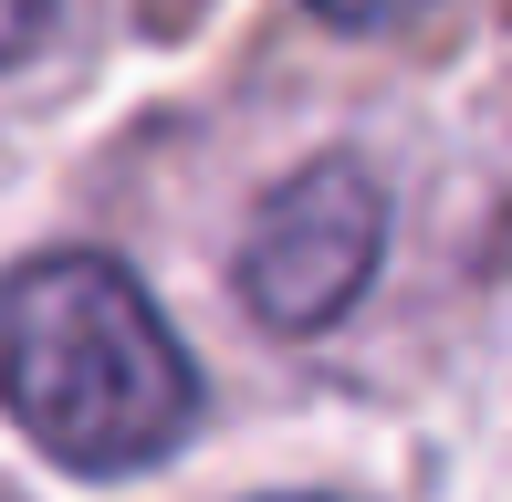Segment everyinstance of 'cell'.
Returning a JSON list of instances; mask_svg holds the SVG:
<instances>
[{
	"mask_svg": "<svg viewBox=\"0 0 512 502\" xmlns=\"http://www.w3.org/2000/svg\"><path fill=\"white\" fill-rule=\"evenodd\" d=\"M63 0H0V74H11L21 53H42V32H53Z\"/></svg>",
	"mask_w": 512,
	"mask_h": 502,
	"instance_id": "277c9868",
	"label": "cell"
},
{
	"mask_svg": "<svg viewBox=\"0 0 512 502\" xmlns=\"http://www.w3.org/2000/svg\"><path fill=\"white\" fill-rule=\"evenodd\" d=\"M377 251H387V189L366 157H314L293 168L283 189L251 210L241 231V304L251 325L272 335H324L335 314H356V293L377 283Z\"/></svg>",
	"mask_w": 512,
	"mask_h": 502,
	"instance_id": "7a4b0ae2",
	"label": "cell"
},
{
	"mask_svg": "<svg viewBox=\"0 0 512 502\" xmlns=\"http://www.w3.org/2000/svg\"><path fill=\"white\" fill-rule=\"evenodd\" d=\"M418 11H439V0H314V21H335V32H398Z\"/></svg>",
	"mask_w": 512,
	"mask_h": 502,
	"instance_id": "3957f363",
	"label": "cell"
},
{
	"mask_svg": "<svg viewBox=\"0 0 512 502\" xmlns=\"http://www.w3.org/2000/svg\"><path fill=\"white\" fill-rule=\"evenodd\" d=\"M272 502H324V492H272Z\"/></svg>",
	"mask_w": 512,
	"mask_h": 502,
	"instance_id": "5b68a950",
	"label": "cell"
},
{
	"mask_svg": "<svg viewBox=\"0 0 512 502\" xmlns=\"http://www.w3.org/2000/svg\"><path fill=\"white\" fill-rule=\"evenodd\" d=\"M0 408L53 471L126 482L189 440L199 367L126 262L42 251L0 283Z\"/></svg>",
	"mask_w": 512,
	"mask_h": 502,
	"instance_id": "6da1fadb",
	"label": "cell"
}]
</instances>
